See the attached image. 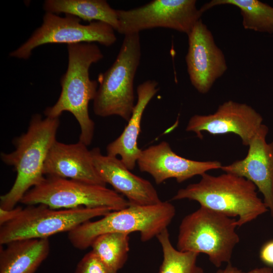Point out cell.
Masks as SVG:
<instances>
[{"mask_svg":"<svg viewBox=\"0 0 273 273\" xmlns=\"http://www.w3.org/2000/svg\"><path fill=\"white\" fill-rule=\"evenodd\" d=\"M68 63L60 79L61 92L56 103L46 108V117L59 118L63 112L71 113L80 128L79 141L87 146L92 142L95 123L90 118L88 104L94 100L98 82L90 79L89 70L92 64L101 61L104 55L95 43L67 45Z\"/></svg>","mask_w":273,"mask_h":273,"instance_id":"1","label":"cell"},{"mask_svg":"<svg viewBox=\"0 0 273 273\" xmlns=\"http://www.w3.org/2000/svg\"><path fill=\"white\" fill-rule=\"evenodd\" d=\"M59 125V118H42L40 114H35L27 132L13 140L15 150L1 154L3 162L13 166L16 172L12 187L0 197L1 208H14L30 189L43 180L44 162L56 141Z\"/></svg>","mask_w":273,"mask_h":273,"instance_id":"2","label":"cell"},{"mask_svg":"<svg viewBox=\"0 0 273 273\" xmlns=\"http://www.w3.org/2000/svg\"><path fill=\"white\" fill-rule=\"evenodd\" d=\"M199 182L178 190L172 200L189 199L229 216L238 217L237 226L251 222L268 210L249 180L225 172L218 176L203 174Z\"/></svg>","mask_w":273,"mask_h":273,"instance_id":"3","label":"cell"},{"mask_svg":"<svg viewBox=\"0 0 273 273\" xmlns=\"http://www.w3.org/2000/svg\"><path fill=\"white\" fill-rule=\"evenodd\" d=\"M175 214L170 202L161 201L151 205H130L112 211L99 220L87 221L68 232V238L74 247L84 250L90 247L100 235L108 233L129 234L137 232L146 242L167 228Z\"/></svg>","mask_w":273,"mask_h":273,"instance_id":"4","label":"cell"},{"mask_svg":"<svg viewBox=\"0 0 273 273\" xmlns=\"http://www.w3.org/2000/svg\"><path fill=\"white\" fill-rule=\"evenodd\" d=\"M236 222L234 217L200 206L182 219L176 249L205 254L216 267L230 263L234 248L240 241Z\"/></svg>","mask_w":273,"mask_h":273,"instance_id":"5","label":"cell"},{"mask_svg":"<svg viewBox=\"0 0 273 273\" xmlns=\"http://www.w3.org/2000/svg\"><path fill=\"white\" fill-rule=\"evenodd\" d=\"M141 55L140 33L125 35L113 64L99 75V86L93 100L96 115H116L128 121L135 105L133 82Z\"/></svg>","mask_w":273,"mask_h":273,"instance_id":"6","label":"cell"},{"mask_svg":"<svg viewBox=\"0 0 273 273\" xmlns=\"http://www.w3.org/2000/svg\"><path fill=\"white\" fill-rule=\"evenodd\" d=\"M20 202L27 206L44 204L53 209L106 207L112 211L129 205L121 195L106 186L51 176L30 189Z\"/></svg>","mask_w":273,"mask_h":273,"instance_id":"7","label":"cell"},{"mask_svg":"<svg viewBox=\"0 0 273 273\" xmlns=\"http://www.w3.org/2000/svg\"><path fill=\"white\" fill-rule=\"evenodd\" d=\"M112 211L106 207L53 209L44 204L28 205L13 220L0 226V244L17 240L48 239L70 232L91 219Z\"/></svg>","mask_w":273,"mask_h":273,"instance_id":"8","label":"cell"},{"mask_svg":"<svg viewBox=\"0 0 273 273\" xmlns=\"http://www.w3.org/2000/svg\"><path fill=\"white\" fill-rule=\"evenodd\" d=\"M78 17L69 14L64 17L47 13L42 23L30 37L10 56L26 60L30 58L34 49L49 43L69 44L98 42L106 47L114 44L117 37L115 30L109 24L101 21H93L82 24Z\"/></svg>","mask_w":273,"mask_h":273,"instance_id":"9","label":"cell"},{"mask_svg":"<svg viewBox=\"0 0 273 273\" xmlns=\"http://www.w3.org/2000/svg\"><path fill=\"white\" fill-rule=\"evenodd\" d=\"M116 11L117 32L124 35L159 27L188 35L203 14L195 0H153L134 9Z\"/></svg>","mask_w":273,"mask_h":273,"instance_id":"10","label":"cell"},{"mask_svg":"<svg viewBox=\"0 0 273 273\" xmlns=\"http://www.w3.org/2000/svg\"><path fill=\"white\" fill-rule=\"evenodd\" d=\"M187 35L188 50L185 60L190 80L199 93L206 94L227 70L225 58L201 19Z\"/></svg>","mask_w":273,"mask_h":273,"instance_id":"11","label":"cell"},{"mask_svg":"<svg viewBox=\"0 0 273 273\" xmlns=\"http://www.w3.org/2000/svg\"><path fill=\"white\" fill-rule=\"evenodd\" d=\"M262 121V116L250 106L229 100L213 114L192 116L186 130L195 132L200 139H203V131L212 135L235 133L243 145L248 146Z\"/></svg>","mask_w":273,"mask_h":273,"instance_id":"12","label":"cell"},{"mask_svg":"<svg viewBox=\"0 0 273 273\" xmlns=\"http://www.w3.org/2000/svg\"><path fill=\"white\" fill-rule=\"evenodd\" d=\"M136 164L141 171L150 174L158 185L171 178L183 183L222 166L218 161H201L182 157L174 153L166 141L142 150Z\"/></svg>","mask_w":273,"mask_h":273,"instance_id":"13","label":"cell"},{"mask_svg":"<svg viewBox=\"0 0 273 273\" xmlns=\"http://www.w3.org/2000/svg\"><path fill=\"white\" fill-rule=\"evenodd\" d=\"M268 132L267 126L262 124L249 143L246 156L220 169L252 182L273 217V142H266Z\"/></svg>","mask_w":273,"mask_h":273,"instance_id":"14","label":"cell"},{"mask_svg":"<svg viewBox=\"0 0 273 273\" xmlns=\"http://www.w3.org/2000/svg\"><path fill=\"white\" fill-rule=\"evenodd\" d=\"M90 151L95 167L101 178L124 195L129 204L151 205L162 201L153 185L132 173L120 159L103 155L99 148Z\"/></svg>","mask_w":273,"mask_h":273,"instance_id":"15","label":"cell"},{"mask_svg":"<svg viewBox=\"0 0 273 273\" xmlns=\"http://www.w3.org/2000/svg\"><path fill=\"white\" fill-rule=\"evenodd\" d=\"M87 147L79 141L68 144L56 140L45 160L44 175L106 186L95 167L91 151Z\"/></svg>","mask_w":273,"mask_h":273,"instance_id":"16","label":"cell"},{"mask_svg":"<svg viewBox=\"0 0 273 273\" xmlns=\"http://www.w3.org/2000/svg\"><path fill=\"white\" fill-rule=\"evenodd\" d=\"M158 85L155 80H147L138 85L137 102L127 125L121 134L106 147L107 155L119 156L130 170L134 168L142 151L138 146L142 118L147 106L159 90Z\"/></svg>","mask_w":273,"mask_h":273,"instance_id":"17","label":"cell"},{"mask_svg":"<svg viewBox=\"0 0 273 273\" xmlns=\"http://www.w3.org/2000/svg\"><path fill=\"white\" fill-rule=\"evenodd\" d=\"M0 247V273H34L50 251L48 239L17 240Z\"/></svg>","mask_w":273,"mask_h":273,"instance_id":"18","label":"cell"},{"mask_svg":"<svg viewBox=\"0 0 273 273\" xmlns=\"http://www.w3.org/2000/svg\"><path fill=\"white\" fill-rule=\"evenodd\" d=\"M43 9L47 13L75 16L81 20L101 21L118 31L119 23L116 10L105 0H46Z\"/></svg>","mask_w":273,"mask_h":273,"instance_id":"19","label":"cell"},{"mask_svg":"<svg viewBox=\"0 0 273 273\" xmlns=\"http://www.w3.org/2000/svg\"><path fill=\"white\" fill-rule=\"evenodd\" d=\"M230 5L240 9L245 29L273 34V7L257 0H212L200 9L204 13L217 6Z\"/></svg>","mask_w":273,"mask_h":273,"instance_id":"20","label":"cell"},{"mask_svg":"<svg viewBox=\"0 0 273 273\" xmlns=\"http://www.w3.org/2000/svg\"><path fill=\"white\" fill-rule=\"evenodd\" d=\"M92 250L103 262L118 271L126 263L129 251V234L108 233L97 237Z\"/></svg>","mask_w":273,"mask_h":273,"instance_id":"21","label":"cell"},{"mask_svg":"<svg viewBox=\"0 0 273 273\" xmlns=\"http://www.w3.org/2000/svg\"><path fill=\"white\" fill-rule=\"evenodd\" d=\"M161 246L163 260L158 273H204L197 264L199 254L181 251L174 248L170 241L167 228L157 237Z\"/></svg>","mask_w":273,"mask_h":273,"instance_id":"22","label":"cell"},{"mask_svg":"<svg viewBox=\"0 0 273 273\" xmlns=\"http://www.w3.org/2000/svg\"><path fill=\"white\" fill-rule=\"evenodd\" d=\"M74 273H117L103 262L92 251L78 262Z\"/></svg>","mask_w":273,"mask_h":273,"instance_id":"23","label":"cell"},{"mask_svg":"<svg viewBox=\"0 0 273 273\" xmlns=\"http://www.w3.org/2000/svg\"><path fill=\"white\" fill-rule=\"evenodd\" d=\"M259 257L267 266L273 267V240L265 243L259 252Z\"/></svg>","mask_w":273,"mask_h":273,"instance_id":"24","label":"cell"},{"mask_svg":"<svg viewBox=\"0 0 273 273\" xmlns=\"http://www.w3.org/2000/svg\"><path fill=\"white\" fill-rule=\"evenodd\" d=\"M23 208L15 207L11 209H4L0 208V226L13 220L21 212Z\"/></svg>","mask_w":273,"mask_h":273,"instance_id":"25","label":"cell"},{"mask_svg":"<svg viewBox=\"0 0 273 273\" xmlns=\"http://www.w3.org/2000/svg\"><path fill=\"white\" fill-rule=\"evenodd\" d=\"M214 273H246L238 267L228 263L226 266L223 269H219Z\"/></svg>","mask_w":273,"mask_h":273,"instance_id":"26","label":"cell"},{"mask_svg":"<svg viewBox=\"0 0 273 273\" xmlns=\"http://www.w3.org/2000/svg\"><path fill=\"white\" fill-rule=\"evenodd\" d=\"M246 273H273V269L271 267L265 266L255 268L248 271H247Z\"/></svg>","mask_w":273,"mask_h":273,"instance_id":"27","label":"cell"}]
</instances>
